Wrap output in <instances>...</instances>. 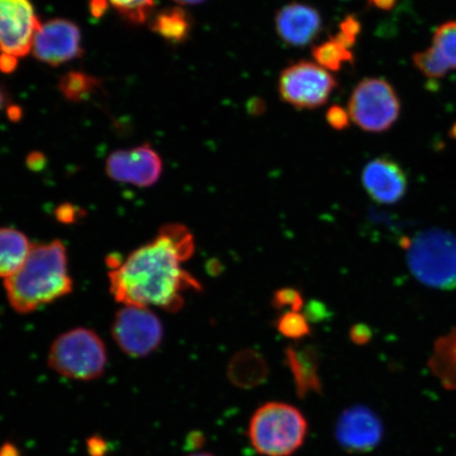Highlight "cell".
I'll use <instances>...</instances> for the list:
<instances>
[{
    "instance_id": "obj_1",
    "label": "cell",
    "mask_w": 456,
    "mask_h": 456,
    "mask_svg": "<svg viewBox=\"0 0 456 456\" xmlns=\"http://www.w3.org/2000/svg\"><path fill=\"white\" fill-rule=\"evenodd\" d=\"M193 253L195 240L184 225L163 226L153 240L134 250L126 260L108 262L114 299L124 305L179 312L184 305L185 290L202 289L182 267Z\"/></svg>"
},
{
    "instance_id": "obj_2",
    "label": "cell",
    "mask_w": 456,
    "mask_h": 456,
    "mask_svg": "<svg viewBox=\"0 0 456 456\" xmlns=\"http://www.w3.org/2000/svg\"><path fill=\"white\" fill-rule=\"evenodd\" d=\"M4 289L10 305L20 314L32 313L69 295L73 281L65 245L60 240L33 245L24 265L5 279Z\"/></svg>"
},
{
    "instance_id": "obj_3",
    "label": "cell",
    "mask_w": 456,
    "mask_h": 456,
    "mask_svg": "<svg viewBox=\"0 0 456 456\" xmlns=\"http://www.w3.org/2000/svg\"><path fill=\"white\" fill-rule=\"evenodd\" d=\"M309 425L292 404L271 402L256 410L248 425L253 448L264 456H290L304 444Z\"/></svg>"
},
{
    "instance_id": "obj_4",
    "label": "cell",
    "mask_w": 456,
    "mask_h": 456,
    "mask_svg": "<svg viewBox=\"0 0 456 456\" xmlns=\"http://www.w3.org/2000/svg\"><path fill=\"white\" fill-rule=\"evenodd\" d=\"M410 271L427 287L456 289V237L440 228L416 235L408 247Z\"/></svg>"
},
{
    "instance_id": "obj_5",
    "label": "cell",
    "mask_w": 456,
    "mask_h": 456,
    "mask_svg": "<svg viewBox=\"0 0 456 456\" xmlns=\"http://www.w3.org/2000/svg\"><path fill=\"white\" fill-rule=\"evenodd\" d=\"M104 341L93 330L78 328L57 338L50 347L48 364L57 374L73 380L101 378L107 366Z\"/></svg>"
},
{
    "instance_id": "obj_6",
    "label": "cell",
    "mask_w": 456,
    "mask_h": 456,
    "mask_svg": "<svg viewBox=\"0 0 456 456\" xmlns=\"http://www.w3.org/2000/svg\"><path fill=\"white\" fill-rule=\"evenodd\" d=\"M401 113V101L395 88L384 78L362 79L353 90L349 114L353 122L367 133L389 130Z\"/></svg>"
},
{
    "instance_id": "obj_7",
    "label": "cell",
    "mask_w": 456,
    "mask_h": 456,
    "mask_svg": "<svg viewBox=\"0 0 456 456\" xmlns=\"http://www.w3.org/2000/svg\"><path fill=\"white\" fill-rule=\"evenodd\" d=\"M338 81L316 62L300 61L290 65L279 77V94L296 110H316L327 104Z\"/></svg>"
},
{
    "instance_id": "obj_8",
    "label": "cell",
    "mask_w": 456,
    "mask_h": 456,
    "mask_svg": "<svg viewBox=\"0 0 456 456\" xmlns=\"http://www.w3.org/2000/svg\"><path fill=\"white\" fill-rule=\"evenodd\" d=\"M111 334L125 354L145 357L161 345L163 327L150 307L125 305L114 317Z\"/></svg>"
},
{
    "instance_id": "obj_9",
    "label": "cell",
    "mask_w": 456,
    "mask_h": 456,
    "mask_svg": "<svg viewBox=\"0 0 456 456\" xmlns=\"http://www.w3.org/2000/svg\"><path fill=\"white\" fill-rule=\"evenodd\" d=\"M39 22L30 0H0V51L16 59L31 53Z\"/></svg>"
},
{
    "instance_id": "obj_10",
    "label": "cell",
    "mask_w": 456,
    "mask_h": 456,
    "mask_svg": "<svg viewBox=\"0 0 456 456\" xmlns=\"http://www.w3.org/2000/svg\"><path fill=\"white\" fill-rule=\"evenodd\" d=\"M32 53L38 61L53 67L78 59L83 54L81 31L70 20L45 21L34 37Z\"/></svg>"
},
{
    "instance_id": "obj_11",
    "label": "cell",
    "mask_w": 456,
    "mask_h": 456,
    "mask_svg": "<svg viewBox=\"0 0 456 456\" xmlns=\"http://www.w3.org/2000/svg\"><path fill=\"white\" fill-rule=\"evenodd\" d=\"M163 163L150 145L118 151L107 159L106 173L114 181L150 187L161 178Z\"/></svg>"
},
{
    "instance_id": "obj_12",
    "label": "cell",
    "mask_w": 456,
    "mask_h": 456,
    "mask_svg": "<svg viewBox=\"0 0 456 456\" xmlns=\"http://www.w3.org/2000/svg\"><path fill=\"white\" fill-rule=\"evenodd\" d=\"M335 436L340 447L346 452L367 453L383 440L384 426L372 410L366 406H353L339 416Z\"/></svg>"
},
{
    "instance_id": "obj_13",
    "label": "cell",
    "mask_w": 456,
    "mask_h": 456,
    "mask_svg": "<svg viewBox=\"0 0 456 456\" xmlns=\"http://www.w3.org/2000/svg\"><path fill=\"white\" fill-rule=\"evenodd\" d=\"M275 28L281 41L290 47H305L322 30V17L313 5L302 3L285 4L275 15Z\"/></svg>"
},
{
    "instance_id": "obj_14",
    "label": "cell",
    "mask_w": 456,
    "mask_h": 456,
    "mask_svg": "<svg viewBox=\"0 0 456 456\" xmlns=\"http://www.w3.org/2000/svg\"><path fill=\"white\" fill-rule=\"evenodd\" d=\"M364 190L374 202L395 204L406 195L408 179L399 164L389 158L374 159L362 171Z\"/></svg>"
},
{
    "instance_id": "obj_15",
    "label": "cell",
    "mask_w": 456,
    "mask_h": 456,
    "mask_svg": "<svg viewBox=\"0 0 456 456\" xmlns=\"http://www.w3.org/2000/svg\"><path fill=\"white\" fill-rule=\"evenodd\" d=\"M284 355L285 362L292 372L297 395L304 397L311 392L321 393L322 380L318 375L319 355L315 347L288 346Z\"/></svg>"
},
{
    "instance_id": "obj_16",
    "label": "cell",
    "mask_w": 456,
    "mask_h": 456,
    "mask_svg": "<svg viewBox=\"0 0 456 456\" xmlns=\"http://www.w3.org/2000/svg\"><path fill=\"white\" fill-rule=\"evenodd\" d=\"M32 247L24 232L11 227L0 228V278L5 281L19 272Z\"/></svg>"
},
{
    "instance_id": "obj_17",
    "label": "cell",
    "mask_w": 456,
    "mask_h": 456,
    "mask_svg": "<svg viewBox=\"0 0 456 456\" xmlns=\"http://www.w3.org/2000/svg\"><path fill=\"white\" fill-rule=\"evenodd\" d=\"M266 375L265 358L254 350L247 349L237 353L228 364V378L239 387L259 385L266 379Z\"/></svg>"
},
{
    "instance_id": "obj_18",
    "label": "cell",
    "mask_w": 456,
    "mask_h": 456,
    "mask_svg": "<svg viewBox=\"0 0 456 456\" xmlns=\"http://www.w3.org/2000/svg\"><path fill=\"white\" fill-rule=\"evenodd\" d=\"M429 367L444 389L456 390V328L436 342Z\"/></svg>"
},
{
    "instance_id": "obj_19",
    "label": "cell",
    "mask_w": 456,
    "mask_h": 456,
    "mask_svg": "<svg viewBox=\"0 0 456 456\" xmlns=\"http://www.w3.org/2000/svg\"><path fill=\"white\" fill-rule=\"evenodd\" d=\"M192 20L187 11L181 8L165 9L153 20L151 28L167 42L181 44L190 37Z\"/></svg>"
},
{
    "instance_id": "obj_20",
    "label": "cell",
    "mask_w": 456,
    "mask_h": 456,
    "mask_svg": "<svg viewBox=\"0 0 456 456\" xmlns=\"http://www.w3.org/2000/svg\"><path fill=\"white\" fill-rule=\"evenodd\" d=\"M312 55L317 64L328 71H339L345 64H352L354 55L351 50L340 45L334 37L315 45L312 50Z\"/></svg>"
},
{
    "instance_id": "obj_21",
    "label": "cell",
    "mask_w": 456,
    "mask_h": 456,
    "mask_svg": "<svg viewBox=\"0 0 456 456\" xmlns=\"http://www.w3.org/2000/svg\"><path fill=\"white\" fill-rule=\"evenodd\" d=\"M98 78L82 72H69L61 78L60 89L67 100L82 102L100 87Z\"/></svg>"
},
{
    "instance_id": "obj_22",
    "label": "cell",
    "mask_w": 456,
    "mask_h": 456,
    "mask_svg": "<svg viewBox=\"0 0 456 456\" xmlns=\"http://www.w3.org/2000/svg\"><path fill=\"white\" fill-rule=\"evenodd\" d=\"M432 48L449 70L456 69V20L437 28Z\"/></svg>"
},
{
    "instance_id": "obj_23",
    "label": "cell",
    "mask_w": 456,
    "mask_h": 456,
    "mask_svg": "<svg viewBox=\"0 0 456 456\" xmlns=\"http://www.w3.org/2000/svg\"><path fill=\"white\" fill-rule=\"evenodd\" d=\"M275 324L278 332L289 339L299 340L311 334L309 322L299 312H284L277 318Z\"/></svg>"
},
{
    "instance_id": "obj_24",
    "label": "cell",
    "mask_w": 456,
    "mask_h": 456,
    "mask_svg": "<svg viewBox=\"0 0 456 456\" xmlns=\"http://www.w3.org/2000/svg\"><path fill=\"white\" fill-rule=\"evenodd\" d=\"M119 13L135 24L147 20L155 0H108Z\"/></svg>"
},
{
    "instance_id": "obj_25",
    "label": "cell",
    "mask_w": 456,
    "mask_h": 456,
    "mask_svg": "<svg viewBox=\"0 0 456 456\" xmlns=\"http://www.w3.org/2000/svg\"><path fill=\"white\" fill-rule=\"evenodd\" d=\"M413 62L416 68L429 78H442L449 71L446 65L444 64L432 47L423 51V53H415Z\"/></svg>"
},
{
    "instance_id": "obj_26",
    "label": "cell",
    "mask_w": 456,
    "mask_h": 456,
    "mask_svg": "<svg viewBox=\"0 0 456 456\" xmlns=\"http://www.w3.org/2000/svg\"><path fill=\"white\" fill-rule=\"evenodd\" d=\"M272 305L278 310L289 307L290 311L299 312L305 307V299L298 289L284 288L273 293Z\"/></svg>"
},
{
    "instance_id": "obj_27",
    "label": "cell",
    "mask_w": 456,
    "mask_h": 456,
    "mask_svg": "<svg viewBox=\"0 0 456 456\" xmlns=\"http://www.w3.org/2000/svg\"><path fill=\"white\" fill-rule=\"evenodd\" d=\"M362 32V24L354 15H347L340 22L339 32L334 38L346 49L354 47L357 37Z\"/></svg>"
},
{
    "instance_id": "obj_28",
    "label": "cell",
    "mask_w": 456,
    "mask_h": 456,
    "mask_svg": "<svg viewBox=\"0 0 456 456\" xmlns=\"http://www.w3.org/2000/svg\"><path fill=\"white\" fill-rule=\"evenodd\" d=\"M327 122L335 130H345L350 125V114L338 105L330 107L326 113Z\"/></svg>"
},
{
    "instance_id": "obj_29",
    "label": "cell",
    "mask_w": 456,
    "mask_h": 456,
    "mask_svg": "<svg viewBox=\"0 0 456 456\" xmlns=\"http://www.w3.org/2000/svg\"><path fill=\"white\" fill-rule=\"evenodd\" d=\"M304 315L310 322H321L330 316V311L326 305L321 301L313 300L305 306Z\"/></svg>"
},
{
    "instance_id": "obj_30",
    "label": "cell",
    "mask_w": 456,
    "mask_h": 456,
    "mask_svg": "<svg viewBox=\"0 0 456 456\" xmlns=\"http://www.w3.org/2000/svg\"><path fill=\"white\" fill-rule=\"evenodd\" d=\"M350 338L357 346L367 345L372 339V330L364 323L354 324L350 330Z\"/></svg>"
},
{
    "instance_id": "obj_31",
    "label": "cell",
    "mask_w": 456,
    "mask_h": 456,
    "mask_svg": "<svg viewBox=\"0 0 456 456\" xmlns=\"http://www.w3.org/2000/svg\"><path fill=\"white\" fill-rule=\"evenodd\" d=\"M88 448L91 456H104L107 447L102 438H91L88 442Z\"/></svg>"
},
{
    "instance_id": "obj_32",
    "label": "cell",
    "mask_w": 456,
    "mask_h": 456,
    "mask_svg": "<svg viewBox=\"0 0 456 456\" xmlns=\"http://www.w3.org/2000/svg\"><path fill=\"white\" fill-rule=\"evenodd\" d=\"M247 110L253 117H260L266 110L265 102L254 98L248 102Z\"/></svg>"
},
{
    "instance_id": "obj_33",
    "label": "cell",
    "mask_w": 456,
    "mask_h": 456,
    "mask_svg": "<svg viewBox=\"0 0 456 456\" xmlns=\"http://www.w3.org/2000/svg\"><path fill=\"white\" fill-rule=\"evenodd\" d=\"M16 57L8 54H2L0 56V70L5 73L12 72L17 66Z\"/></svg>"
},
{
    "instance_id": "obj_34",
    "label": "cell",
    "mask_w": 456,
    "mask_h": 456,
    "mask_svg": "<svg viewBox=\"0 0 456 456\" xmlns=\"http://www.w3.org/2000/svg\"><path fill=\"white\" fill-rule=\"evenodd\" d=\"M76 208L71 207V205H64V207L59 208L57 214H59L61 221H66L69 224L73 219H76Z\"/></svg>"
},
{
    "instance_id": "obj_35",
    "label": "cell",
    "mask_w": 456,
    "mask_h": 456,
    "mask_svg": "<svg viewBox=\"0 0 456 456\" xmlns=\"http://www.w3.org/2000/svg\"><path fill=\"white\" fill-rule=\"evenodd\" d=\"M370 5L383 11H389L395 7L397 0H368Z\"/></svg>"
},
{
    "instance_id": "obj_36",
    "label": "cell",
    "mask_w": 456,
    "mask_h": 456,
    "mask_svg": "<svg viewBox=\"0 0 456 456\" xmlns=\"http://www.w3.org/2000/svg\"><path fill=\"white\" fill-rule=\"evenodd\" d=\"M0 456H20V454L14 444L7 443L0 447Z\"/></svg>"
},
{
    "instance_id": "obj_37",
    "label": "cell",
    "mask_w": 456,
    "mask_h": 456,
    "mask_svg": "<svg viewBox=\"0 0 456 456\" xmlns=\"http://www.w3.org/2000/svg\"><path fill=\"white\" fill-rule=\"evenodd\" d=\"M174 2L184 5H193L202 4L203 2H205V0H174Z\"/></svg>"
},
{
    "instance_id": "obj_38",
    "label": "cell",
    "mask_w": 456,
    "mask_h": 456,
    "mask_svg": "<svg viewBox=\"0 0 456 456\" xmlns=\"http://www.w3.org/2000/svg\"><path fill=\"white\" fill-rule=\"evenodd\" d=\"M4 102H5V96H4V94L3 93L2 89H0V110H2V108L4 106Z\"/></svg>"
},
{
    "instance_id": "obj_39",
    "label": "cell",
    "mask_w": 456,
    "mask_h": 456,
    "mask_svg": "<svg viewBox=\"0 0 456 456\" xmlns=\"http://www.w3.org/2000/svg\"><path fill=\"white\" fill-rule=\"evenodd\" d=\"M187 456H215V455L212 453H208V452H199V453H191Z\"/></svg>"
},
{
    "instance_id": "obj_40",
    "label": "cell",
    "mask_w": 456,
    "mask_h": 456,
    "mask_svg": "<svg viewBox=\"0 0 456 456\" xmlns=\"http://www.w3.org/2000/svg\"><path fill=\"white\" fill-rule=\"evenodd\" d=\"M450 134H452V138H453L454 140H456V124L454 125V126L452 127V133H450Z\"/></svg>"
},
{
    "instance_id": "obj_41",
    "label": "cell",
    "mask_w": 456,
    "mask_h": 456,
    "mask_svg": "<svg viewBox=\"0 0 456 456\" xmlns=\"http://www.w3.org/2000/svg\"><path fill=\"white\" fill-rule=\"evenodd\" d=\"M344 2H346V0H344Z\"/></svg>"
}]
</instances>
